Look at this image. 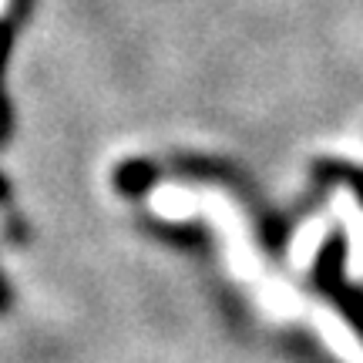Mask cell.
I'll return each mask as SVG.
<instances>
[{"mask_svg":"<svg viewBox=\"0 0 363 363\" xmlns=\"http://www.w3.org/2000/svg\"><path fill=\"white\" fill-rule=\"evenodd\" d=\"M7 4H11V0H0V17H4V11H7Z\"/></svg>","mask_w":363,"mask_h":363,"instance_id":"6da1fadb","label":"cell"}]
</instances>
